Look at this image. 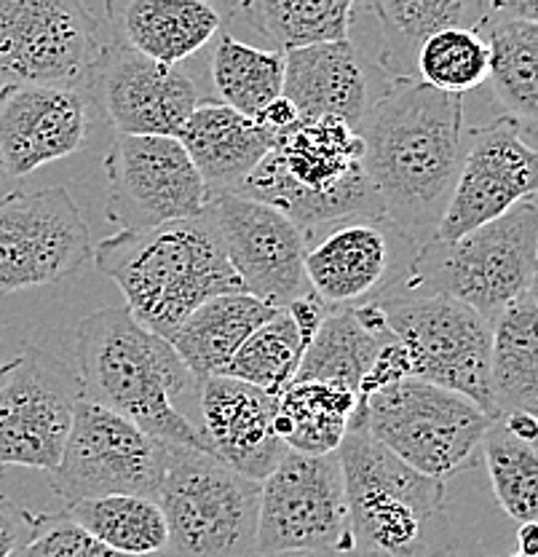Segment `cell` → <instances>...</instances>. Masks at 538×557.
<instances>
[{
    "instance_id": "cell-1",
    "label": "cell",
    "mask_w": 538,
    "mask_h": 557,
    "mask_svg": "<svg viewBox=\"0 0 538 557\" xmlns=\"http://www.w3.org/2000/svg\"><path fill=\"white\" fill-rule=\"evenodd\" d=\"M356 132L380 212L418 244L431 239L464 150V95L389 78Z\"/></svg>"
},
{
    "instance_id": "cell-2",
    "label": "cell",
    "mask_w": 538,
    "mask_h": 557,
    "mask_svg": "<svg viewBox=\"0 0 538 557\" xmlns=\"http://www.w3.org/2000/svg\"><path fill=\"white\" fill-rule=\"evenodd\" d=\"M75 354L84 397L129 418L161 443L210 450L201 429L177 405L179 394L199 381L170 338L137 322L126 306L89 313L78 324Z\"/></svg>"
},
{
    "instance_id": "cell-3",
    "label": "cell",
    "mask_w": 538,
    "mask_h": 557,
    "mask_svg": "<svg viewBox=\"0 0 538 557\" xmlns=\"http://www.w3.org/2000/svg\"><path fill=\"white\" fill-rule=\"evenodd\" d=\"M97 269L118 284L137 322L170 338L196 306L245 293L212 214L121 231L91 249Z\"/></svg>"
},
{
    "instance_id": "cell-4",
    "label": "cell",
    "mask_w": 538,
    "mask_h": 557,
    "mask_svg": "<svg viewBox=\"0 0 538 557\" xmlns=\"http://www.w3.org/2000/svg\"><path fill=\"white\" fill-rule=\"evenodd\" d=\"M354 553L364 557H448L455 528L445 480L418 472L378 443L364 426H351L338 445Z\"/></svg>"
},
{
    "instance_id": "cell-5",
    "label": "cell",
    "mask_w": 538,
    "mask_h": 557,
    "mask_svg": "<svg viewBox=\"0 0 538 557\" xmlns=\"http://www.w3.org/2000/svg\"><path fill=\"white\" fill-rule=\"evenodd\" d=\"M536 271L538 207L530 196L455 239L421 242L399 293L450 295L493 324L512 300L536 287Z\"/></svg>"
},
{
    "instance_id": "cell-6",
    "label": "cell",
    "mask_w": 538,
    "mask_h": 557,
    "mask_svg": "<svg viewBox=\"0 0 538 557\" xmlns=\"http://www.w3.org/2000/svg\"><path fill=\"white\" fill-rule=\"evenodd\" d=\"M155 502L175 557H258L260 483L212 450L170 445Z\"/></svg>"
},
{
    "instance_id": "cell-7",
    "label": "cell",
    "mask_w": 538,
    "mask_h": 557,
    "mask_svg": "<svg viewBox=\"0 0 538 557\" xmlns=\"http://www.w3.org/2000/svg\"><path fill=\"white\" fill-rule=\"evenodd\" d=\"M490 421L464 394L410 375L370 394L351 426L367 429L418 472L448 480L477 461Z\"/></svg>"
},
{
    "instance_id": "cell-8",
    "label": "cell",
    "mask_w": 538,
    "mask_h": 557,
    "mask_svg": "<svg viewBox=\"0 0 538 557\" xmlns=\"http://www.w3.org/2000/svg\"><path fill=\"white\" fill-rule=\"evenodd\" d=\"M386 322L408 346L413 379L453 388L496 418L490 394L493 324L472 306L439 293H395L378 300Z\"/></svg>"
},
{
    "instance_id": "cell-9",
    "label": "cell",
    "mask_w": 538,
    "mask_h": 557,
    "mask_svg": "<svg viewBox=\"0 0 538 557\" xmlns=\"http://www.w3.org/2000/svg\"><path fill=\"white\" fill-rule=\"evenodd\" d=\"M354 553L338 450H287L260 480L258 555Z\"/></svg>"
},
{
    "instance_id": "cell-10",
    "label": "cell",
    "mask_w": 538,
    "mask_h": 557,
    "mask_svg": "<svg viewBox=\"0 0 538 557\" xmlns=\"http://www.w3.org/2000/svg\"><path fill=\"white\" fill-rule=\"evenodd\" d=\"M415 249L386 214H349L305 231L303 269L327 309H356L404 289Z\"/></svg>"
},
{
    "instance_id": "cell-11",
    "label": "cell",
    "mask_w": 538,
    "mask_h": 557,
    "mask_svg": "<svg viewBox=\"0 0 538 557\" xmlns=\"http://www.w3.org/2000/svg\"><path fill=\"white\" fill-rule=\"evenodd\" d=\"M170 445L150 437L129 418L80 397L51 487L65 504L105 493L159 496Z\"/></svg>"
},
{
    "instance_id": "cell-12",
    "label": "cell",
    "mask_w": 538,
    "mask_h": 557,
    "mask_svg": "<svg viewBox=\"0 0 538 557\" xmlns=\"http://www.w3.org/2000/svg\"><path fill=\"white\" fill-rule=\"evenodd\" d=\"M84 383L43 348L0 362V467L51 472L60 463Z\"/></svg>"
},
{
    "instance_id": "cell-13",
    "label": "cell",
    "mask_w": 538,
    "mask_h": 557,
    "mask_svg": "<svg viewBox=\"0 0 538 557\" xmlns=\"http://www.w3.org/2000/svg\"><path fill=\"white\" fill-rule=\"evenodd\" d=\"M89 225L67 188L0 196V298L60 284L91 258Z\"/></svg>"
},
{
    "instance_id": "cell-14",
    "label": "cell",
    "mask_w": 538,
    "mask_h": 557,
    "mask_svg": "<svg viewBox=\"0 0 538 557\" xmlns=\"http://www.w3.org/2000/svg\"><path fill=\"white\" fill-rule=\"evenodd\" d=\"M105 172V218L121 231L199 218L210 205V190L177 137L115 132Z\"/></svg>"
},
{
    "instance_id": "cell-15",
    "label": "cell",
    "mask_w": 538,
    "mask_h": 557,
    "mask_svg": "<svg viewBox=\"0 0 538 557\" xmlns=\"http://www.w3.org/2000/svg\"><path fill=\"white\" fill-rule=\"evenodd\" d=\"M97 54V20L84 0H0V86H78Z\"/></svg>"
},
{
    "instance_id": "cell-16",
    "label": "cell",
    "mask_w": 538,
    "mask_h": 557,
    "mask_svg": "<svg viewBox=\"0 0 538 557\" xmlns=\"http://www.w3.org/2000/svg\"><path fill=\"white\" fill-rule=\"evenodd\" d=\"M536 145L517 121L499 115L490 124L466 129L459 172L434 236L455 239L490 223L506 209L536 196Z\"/></svg>"
},
{
    "instance_id": "cell-17",
    "label": "cell",
    "mask_w": 538,
    "mask_h": 557,
    "mask_svg": "<svg viewBox=\"0 0 538 557\" xmlns=\"http://www.w3.org/2000/svg\"><path fill=\"white\" fill-rule=\"evenodd\" d=\"M207 212L245 293L276 309L311 293L303 269L305 234L285 212L239 194L210 196Z\"/></svg>"
},
{
    "instance_id": "cell-18",
    "label": "cell",
    "mask_w": 538,
    "mask_h": 557,
    "mask_svg": "<svg viewBox=\"0 0 538 557\" xmlns=\"http://www.w3.org/2000/svg\"><path fill=\"white\" fill-rule=\"evenodd\" d=\"M86 84L118 135L177 137L199 104V89L179 65L150 60L118 40L100 46Z\"/></svg>"
},
{
    "instance_id": "cell-19",
    "label": "cell",
    "mask_w": 538,
    "mask_h": 557,
    "mask_svg": "<svg viewBox=\"0 0 538 557\" xmlns=\"http://www.w3.org/2000/svg\"><path fill=\"white\" fill-rule=\"evenodd\" d=\"M89 137V102L78 86H0V177H30L78 153Z\"/></svg>"
},
{
    "instance_id": "cell-20",
    "label": "cell",
    "mask_w": 538,
    "mask_h": 557,
    "mask_svg": "<svg viewBox=\"0 0 538 557\" xmlns=\"http://www.w3.org/2000/svg\"><path fill=\"white\" fill-rule=\"evenodd\" d=\"M274 410V394L234 375L220 373L199 381V429L207 445L228 467L258 483L287 453L276 434Z\"/></svg>"
},
{
    "instance_id": "cell-21",
    "label": "cell",
    "mask_w": 538,
    "mask_h": 557,
    "mask_svg": "<svg viewBox=\"0 0 538 557\" xmlns=\"http://www.w3.org/2000/svg\"><path fill=\"white\" fill-rule=\"evenodd\" d=\"M281 95L300 121L340 119L356 129L367 113V73L349 38L285 51Z\"/></svg>"
},
{
    "instance_id": "cell-22",
    "label": "cell",
    "mask_w": 538,
    "mask_h": 557,
    "mask_svg": "<svg viewBox=\"0 0 538 557\" xmlns=\"http://www.w3.org/2000/svg\"><path fill=\"white\" fill-rule=\"evenodd\" d=\"M177 139L204 180L210 196L230 194L274 148V135L254 119L220 100L196 104L179 126Z\"/></svg>"
},
{
    "instance_id": "cell-23",
    "label": "cell",
    "mask_w": 538,
    "mask_h": 557,
    "mask_svg": "<svg viewBox=\"0 0 538 557\" xmlns=\"http://www.w3.org/2000/svg\"><path fill=\"white\" fill-rule=\"evenodd\" d=\"M115 40L164 65H179L220 33L223 16L207 0H105Z\"/></svg>"
},
{
    "instance_id": "cell-24",
    "label": "cell",
    "mask_w": 538,
    "mask_h": 557,
    "mask_svg": "<svg viewBox=\"0 0 538 557\" xmlns=\"http://www.w3.org/2000/svg\"><path fill=\"white\" fill-rule=\"evenodd\" d=\"M395 330L380 304L356 309H329L314 338L305 346L292 381H327L359 392L375 354Z\"/></svg>"
},
{
    "instance_id": "cell-25",
    "label": "cell",
    "mask_w": 538,
    "mask_h": 557,
    "mask_svg": "<svg viewBox=\"0 0 538 557\" xmlns=\"http://www.w3.org/2000/svg\"><path fill=\"white\" fill-rule=\"evenodd\" d=\"M274 311L276 306L265 304L250 293L215 295L196 306L177 324L175 333L170 335V344L175 346L190 375L196 381H204L210 375L225 373L247 335Z\"/></svg>"
},
{
    "instance_id": "cell-26",
    "label": "cell",
    "mask_w": 538,
    "mask_h": 557,
    "mask_svg": "<svg viewBox=\"0 0 538 557\" xmlns=\"http://www.w3.org/2000/svg\"><path fill=\"white\" fill-rule=\"evenodd\" d=\"M538 295H520L493 322L490 338V394L496 418L538 410Z\"/></svg>"
},
{
    "instance_id": "cell-27",
    "label": "cell",
    "mask_w": 538,
    "mask_h": 557,
    "mask_svg": "<svg viewBox=\"0 0 538 557\" xmlns=\"http://www.w3.org/2000/svg\"><path fill=\"white\" fill-rule=\"evenodd\" d=\"M356 410L351 388L327 381H289L276 394L274 426L287 450L333 453L343 443Z\"/></svg>"
},
{
    "instance_id": "cell-28",
    "label": "cell",
    "mask_w": 538,
    "mask_h": 557,
    "mask_svg": "<svg viewBox=\"0 0 538 557\" xmlns=\"http://www.w3.org/2000/svg\"><path fill=\"white\" fill-rule=\"evenodd\" d=\"M490 49L488 84L503 108L530 139L538 124V22L506 20L477 25Z\"/></svg>"
},
{
    "instance_id": "cell-29",
    "label": "cell",
    "mask_w": 538,
    "mask_h": 557,
    "mask_svg": "<svg viewBox=\"0 0 538 557\" xmlns=\"http://www.w3.org/2000/svg\"><path fill=\"white\" fill-rule=\"evenodd\" d=\"M367 5L378 16L384 35L380 67L389 78H418L415 54L431 33L477 25L474 0H367Z\"/></svg>"
},
{
    "instance_id": "cell-30",
    "label": "cell",
    "mask_w": 538,
    "mask_h": 557,
    "mask_svg": "<svg viewBox=\"0 0 538 557\" xmlns=\"http://www.w3.org/2000/svg\"><path fill=\"white\" fill-rule=\"evenodd\" d=\"M65 512L95 533L110 549L132 557H150L166 549V518L155 498L135 493H105L78 498Z\"/></svg>"
},
{
    "instance_id": "cell-31",
    "label": "cell",
    "mask_w": 538,
    "mask_h": 557,
    "mask_svg": "<svg viewBox=\"0 0 538 557\" xmlns=\"http://www.w3.org/2000/svg\"><path fill=\"white\" fill-rule=\"evenodd\" d=\"M367 0H241L239 14L279 51L349 38Z\"/></svg>"
},
{
    "instance_id": "cell-32",
    "label": "cell",
    "mask_w": 538,
    "mask_h": 557,
    "mask_svg": "<svg viewBox=\"0 0 538 557\" xmlns=\"http://www.w3.org/2000/svg\"><path fill=\"white\" fill-rule=\"evenodd\" d=\"M212 84H215L220 102L247 119H258L260 110L281 95L285 51L258 49L234 35L217 33Z\"/></svg>"
},
{
    "instance_id": "cell-33",
    "label": "cell",
    "mask_w": 538,
    "mask_h": 557,
    "mask_svg": "<svg viewBox=\"0 0 538 557\" xmlns=\"http://www.w3.org/2000/svg\"><path fill=\"white\" fill-rule=\"evenodd\" d=\"M479 453L488 467L490 485H493L496 502L506 512L509 520L530 522L538 515V450L536 443L517 437L503 423V418H493L485 429L479 443Z\"/></svg>"
},
{
    "instance_id": "cell-34",
    "label": "cell",
    "mask_w": 538,
    "mask_h": 557,
    "mask_svg": "<svg viewBox=\"0 0 538 557\" xmlns=\"http://www.w3.org/2000/svg\"><path fill=\"white\" fill-rule=\"evenodd\" d=\"M303 351L305 344L295 319L287 309H276L247 335V341L225 368V375L252 383L276 397L298 373Z\"/></svg>"
},
{
    "instance_id": "cell-35",
    "label": "cell",
    "mask_w": 538,
    "mask_h": 557,
    "mask_svg": "<svg viewBox=\"0 0 538 557\" xmlns=\"http://www.w3.org/2000/svg\"><path fill=\"white\" fill-rule=\"evenodd\" d=\"M490 49L479 27L459 25L431 33L415 54V75L439 91L466 95L488 81Z\"/></svg>"
},
{
    "instance_id": "cell-36",
    "label": "cell",
    "mask_w": 538,
    "mask_h": 557,
    "mask_svg": "<svg viewBox=\"0 0 538 557\" xmlns=\"http://www.w3.org/2000/svg\"><path fill=\"white\" fill-rule=\"evenodd\" d=\"M11 557H132L110 549L105 542L78 525L71 515L36 512L30 536L14 549Z\"/></svg>"
},
{
    "instance_id": "cell-37",
    "label": "cell",
    "mask_w": 538,
    "mask_h": 557,
    "mask_svg": "<svg viewBox=\"0 0 538 557\" xmlns=\"http://www.w3.org/2000/svg\"><path fill=\"white\" fill-rule=\"evenodd\" d=\"M410 375H413V362H410L408 346L402 344V338H399L397 333H391L389 338L384 341V346L378 348V354H375L367 375H364L362 383H359L356 410L362 408L364 399H367L370 394L380 392V388L391 386V383H397V381L410 379Z\"/></svg>"
},
{
    "instance_id": "cell-38",
    "label": "cell",
    "mask_w": 538,
    "mask_h": 557,
    "mask_svg": "<svg viewBox=\"0 0 538 557\" xmlns=\"http://www.w3.org/2000/svg\"><path fill=\"white\" fill-rule=\"evenodd\" d=\"M33 522H36V512L0 496V557H11L20 544H25Z\"/></svg>"
},
{
    "instance_id": "cell-39",
    "label": "cell",
    "mask_w": 538,
    "mask_h": 557,
    "mask_svg": "<svg viewBox=\"0 0 538 557\" xmlns=\"http://www.w3.org/2000/svg\"><path fill=\"white\" fill-rule=\"evenodd\" d=\"M474 9H477V25H483V22L536 20L538 0H474Z\"/></svg>"
},
{
    "instance_id": "cell-40",
    "label": "cell",
    "mask_w": 538,
    "mask_h": 557,
    "mask_svg": "<svg viewBox=\"0 0 538 557\" xmlns=\"http://www.w3.org/2000/svg\"><path fill=\"white\" fill-rule=\"evenodd\" d=\"M254 121H258L263 129H268L271 135H274V143H276V137H279L281 132H287L289 126L298 124L300 115H298V110H295V104L289 102L285 95H279L274 102H268L263 110H260V115Z\"/></svg>"
},
{
    "instance_id": "cell-41",
    "label": "cell",
    "mask_w": 538,
    "mask_h": 557,
    "mask_svg": "<svg viewBox=\"0 0 538 557\" xmlns=\"http://www.w3.org/2000/svg\"><path fill=\"white\" fill-rule=\"evenodd\" d=\"M499 418H503V423H506V426L512 429L517 437L528 440V443H536V437H538L536 413H506V416H499Z\"/></svg>"
},
{
    "instance_id": "cell-42",
    "label": "cell",
    "mask_w": 538,
    "mask_h": 557,
    "mask_svg": "<svg viewBox=\"0 0 538 557\" xmlns=\"http://www.w3.org/2000/svg\"><path fill=\"white\" fill-rule=\"evenodd\" d=\"M517 553L528 555V557H538V525H536V520L520 522V528H517Z\"/></svg>"
},
{
    "instance_id": "cell-43",
    "label": "cell",
    "mask_w": 538,
    "mask_h": 557,
    "mask_svg": "<svg viewBox=\"0 0 538 557\" xmlns=\"http://www.w3.org/2000/svg\"><path fill=\"white\" fill-rule=\"evenodd\" d=\"M258 557H364L359 553H281V555H258Z\"/></svg>"
},
{
    "instance_id": "cell-44",
    "label": "cell",
    "mask_w": 538,
    "mask_h": 557,
    "mask_svg": "<svg viewBox=\"0 0 538 557\" xmlns=\"http://www.w3.org/2000/svg\"><path fill=\"white\" fill-rule=\"evenodd\" d=\"M207 3L215 5V9L220 11V16H234V14H239L241 0H207Z\"/></svg>"
},
{
    "instance_id": "cell-45",
    "label": "cell",
    "mask_w": 538,
    "mask_h": 557,
    "mask_svg": "<svg viewBox=\"0 0 538 557\" xmlns=\"http://www.w3.org/2000/svg\"><path fill=\"white\" fill-rule=\"evenodd\" d=\"M150 557H175V555H170V553H166V549H164V553H159V555H150Z\"/></svg>"
},
{
    "instance_id": "cell-46",
    "label": "cell",
    "mask_w": 538,
    "mask_h": 557,
    "mask_svg": "<svg viewBox=\"0 0 538 557\" xmlns=\"http://www.w3.org/2000/svg\"><path fill=\"white\" fill-rule=\"evenodd\" d=\"M506 557H528V555H520V553H512V555H506Z\"/></svg>"
},
{
    "instance_id": "cell-47",
    "label": "cell",
    "mask_w": 538,
    "mask_h": 557,
    "mask_svg": "<svg viewBox=\"0 0 538 557\" xmlns=\"http://www.w3.org/2000/svg\"><path fill=\"white\" fill-rule=\"evenodd\" d=\"M0 180H3V177H0Z\"/></svg>"
}]
</instances>
